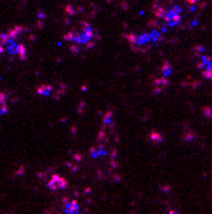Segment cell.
<instances>
[{
	"instance_id": "1",
	"label": "cell",
	"mask_w": 212,
	"mask_h": 214,
	"mask_svg": "<svg viewBox=\"0 0 212 214\" xmlns=\"http://www.w3.org/2000/svg\"><path fill=\"white\" fill-rule=\"evenodd\" d=\"M170 214H176V213H173V211H171V213Z\"/></svg>"
}]
</instances>
